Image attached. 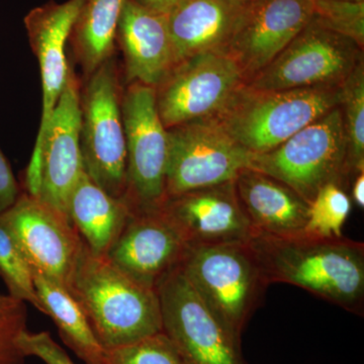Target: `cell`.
<instances>
[{"mask_svg": "<svg viewBox=\"0 0 364 364\" xmlns=\"http://www.w3.org/2000/svg\"><path fill=\"white\" fill-rule=\"evenodd\" d=\"M268 286L289 284L364 315V244L345 238L301 234L255 233L248 241Z\"/></svg>", "mask_w": 364, "mask_h": 364, "instance_id": "cell-1", "label": "cell"}, {"mask_svg": "<svg viewBox=\"0 0 364 364\" xmlns=\"http://www.w3.org/2000/svg\"><path fill=\"white\" fill-rule=\"evenodd\" d=\"M67 291L82 308L105 350L162 332L157 291L135 282L82 241Z\"/></svg>", "mask_w": 364, "mask_h": 364, "instance_id": "cell-2", "label": "cell"}, {"mask_svg": "<svg viewBox=\"0 0 364 364\" xmlns=\"http://www.w3.org/2000/svg\"><path fill=\"white\" fill-rule=\"evenodd\" d=\"M341 98L342 86L262 90L243 85L214 117L244 149L262 154L338 107Z\"/></svg>", "mask_w": 364, "mask_h": 364, "instance_id": "cell-3", "label": "cell"}, {"mask_svg": "<svg viewBox=\"0 0 364 364\" xmlns=\"http://www.w3.org/2000/svg\"><path fill=\"white\" fill-rule=\"evenodd\" d=\"M181 268L215 317L241 340L268 287L248 242L188 247Z\"/></svg>", "mask_w": 364, "mask_h": 364, "instance_id": "cell-4", "label": "cell"}, {"mask_svg": "<svg viewBox=\"0 0 364 364\" xmlns=\"http://www.w3.org/2000/svg\"><path fill=\"white\" fill-rule=\"evenodd\" d=\"M80 92V148L83 170L105 193L124 200L127 146L122 100L124 87L112 56L88 76Z\"/></svg>", "mask_w": 364, "mask_h": 364, "instance_id": "cell-5", "label": "cell"}, {"mask_svg": "<svg viewBox=\"0 0 364 364\" xmlns=\"http://www.w3.org/2000/svg\"><path fill=\"white\" fill-rule=\"evenodd\" d=\"M248 168L284 182L309 203L327 184L343 186L349 173L340 105L275 149L252 154Z\"/></svg>", "mask_w": 364, "mask_h": 364, "instance_id": "cell-6", "label": "cell"}, {"mask_svg": "<svg viewBox=\"0 0 364 364\" xmlns=\"http://www.w3.org/2000/svg\"><path fill=\"white\" fill-rule=\"evenodd\" d=\"M363 61V48L313 20L246 85L262 90L340 87Z\"/></svg>", "mask_w": 364, "mask_h": 364, "instance_id": "cell-7", "label": "cell"}, {"mask_svg": "<svg viewBox=\"0 0 364 364\" xmlns=\"http://www.w3.org/2000/svg\"><path fill=\"white\" fill-rule=\"evenodd\" d=\"M167 138L166 198L233 181L252 157L215 117L167 129Z\"/></svg>", "mask_w": 364, "mask_h": 364, "instance_id": "cell-8", "label": "cell"}, {"mask_svg": "<svg viewBox=\"0 0 364 364\" xmlns=\"http://www.w3.org/2000/svg\"><path fill=\"white\" fill-rule=\"evenodd\" d=\"M127 146V191L131 210L160 207L166 200L167 129L156 107L155 88L129 83L122 100Z\"/></svg>", "mask_w": 364, "mask_h": 364, "instance_id": "cell-9", "label": "cell"}, {"mask_svg": "<svg viewBox=\"0 0 364 364\" xmlns=\"http://www.w3.org/2000/svg\"><path fill=\"white\" fill-rule=\"evenodd\" d=\"M156 291L162 331L189 364H247L241 340L215 317L181 267L170 272Z\"/></svg>", "mask_w": 364, "mask_h": 364, "instance_id": "cell-10", "label": "cell"}, {"mask_svg": "<svg viewBox=\"0 0 364 364\" xmlns=\"http://www.w3.org/2000/svg\"><path fill=\"white\" fill-rule=\"evenodd\" d=\"M80 83L73 68L44 136L26 171V191L68 217V203L83 170L80 148ZM69 218V217H68Z\"/></svg>", "mask_w": 364, "mask_h": 364, "instance_id": "cell-11", "label": "cell"}, {"mask_svg": "<svg viewBox=\"0 0 364 364\" xmlns=\"http://www.w3.org/2000/svg\"><path fill=\"white\" fill-rule=\"evenodd\" d=\"M0 226L13 239L33 275L67 289L82 239L66 215L21 191L14 205L0 215Z\"/></svg>", "mask_w": 364, "mask_h": 364, "instance_id": "cell-12", "label": "cell"}, {"mask_svg": "<svg viewBox=\"0 0 364 364\" xmlns=\"http://www.w3.org/2000/svg\"><path fill=\"white\" fill-rule=\"evenodd\" d=\"M245 85L234 60L221 51L202 53L173 67L155 87L165 128L214 117Z\"/></svg>", "mask_w": 364, "mask_h": 364, "instance_id": "cell-13", "label": "cell"}, {"mask_svg": "<svg viewBox=\"0 0 364 364\" xmlns=\"http://www.w3.org/2000/svg\"><path fill=\"white\" fill-rule=\"evenodd\" d=\"M313 18L312 0H249L223 53L247 83L269 65Z\"/></svg>", "mask_w": 364, "mask_h": 364, "instance_id": "cell-14", "label": "cell"}, {"mask_svg": "<svg viewBox=\"0 0 364 364\" xmlns=\"http://www.w3.org/2000/svg\"><path fill=\"white\" fill-rule=\"evenodd\" d=\"M188 245L157 208H136L105 257L128 277L156 291L170 272L181 267Z\"/></svg>", "mask_w": 364, "mask_h": 364, "instance_id": "cell-15", "label": "cell"}, {"mask_svg": "<svg viewBox=\"0 0 364 364\" xmlns=\"http://www.w3.org/2000/svg\"><path fill=\"white\" fill-rule=\"evenodd\" d=\"M161 208L188 247L247 243L255 234L234 181L170 196Z\"/></svg>", "mask_w": 364, "mask_h": 364, "instance_id": "cell-16", "label": "cell"}, {"mask_svg": "<svg viewBox=\"0 0 364 364\" xmlns=\"http://www.w3.org/2000/svg\"><path fill=\"white\" fill-rule=\"evenodd\" d=\"M85 2V0H68L63 4L50 1L36 7L26 16V33L39 62L43 88L42 117L31 160L39 154L43 136L65 87L71 69L66 58V45Z\"/></svg>", "mask_w": 364, "mask_h": 364, "instance_id": "cell-17", "label": "cell"}, {"mask_svg": "<svg viewBox=\"0 0 364 364\" xmlns=\"http://www.w3.org/2000/svg\"><path fill=\"white\" fill-rule=\"evenodd\" d=\"M117 41L124 55L127 85L140 82L155 88L173 69L167 14L128 0L117 26Z\"/></svg>", "mask_w": 364, "mask_h": 364, "instance_id": "cell-18", "label": "cell"}, {"mask_svg": "<svg viewBox=\"0 0 364 364\" xmlns=\"http://www.w3.org/2000/svg\"><path fill=\"white\" fill-rule=\"evenodd\" d=\"M234 182L242 208L255 233L275 237L304 234L310 203L293 188L250 168L242 170Z\"/></svg>", "mask_w": 364, "mask_h": 364, "instance_id": "cell-19", "label": "cell"}, {"mask_svg": "<svg viewBox=\"0 0 364 364\" xmlns=\"http://www.w3.org/2000/svg\"><path fill=\"white\" fill-rule=\"evenodd\" d=\"M245 1L181 0L167 14L174 67L202 53L221 51Z\"/></svg>", "mask_w": 364, "mask_h": 364, "instance_id": "cell-20", "label": "cell"}, {"mask_svg": "<svg viewBox=\"0 0 364 364\" xmlns=\"http://www.w3.org/2000/svg\"><path fill=\"white\" fill-rule=\"evenodd\" d=\"M130 215L126 200L109 196L82 172L69 198L68 217L91 252L107 255Z\"/></svg>", "mask_w": 364, "mask_h": 364, "instance_id": "cell-21", "label": "cell"}, {"mask_svg": "<svg viewBox=\"0 0 364 364\" xmlns=\"http://www.w3.org/2000/svg\"><path fill=\"white\" fill-rule=\"evenodd\" d=\"M33 284L42 313L52 318L62 341L85 364H107L105 349L73 296L65 287L40 275H33Z\"/></svg>", "mask_w": 364, "mask_h": 364, "instance_id": "cell-22", "label": "cell"}, {"mask_svg": "<svg viewBox=\"0 0 364 364\" xmlns=\"http://www.w3.org/2000/svg\"><path fill=\"white\" fill-rule=\"evenodd\" d=\"M127 1L85 0L69 40L86 77L114 56L117 26Z\"/></svg>", "mask_w": 364, "mask_h": 364, "instance_id": "cell-23", "label": "cell"}, {"mask_svg": "<svg viewBox=\"0 0 364 364\" xmlns=\"http://www.w3.org/2000/svg\"><path fill=\"white\" fill-rule=\"evenodd\" d=\"M347 139L349 176L364 172V62L355 67L342 85L340 102Z\"/></svg>", "mask_w": 364, "mask_h": 364, "instance_id": "cell-24", "label": "cell"}, {"mask_svg": "<svg viewBox=\"0 0 364 364\" xmlns=\"http://www.w3.org/2000/svg\"><path fill=\"white\" fill-rule=\"evenodd\" d=\"M351 200L339 184L329 183L310 203V213L304 234L320 238H340L350 214Z\"/></svg>", "mask_w": 364, "mask_h": 364, "instance_id": "cell-25", "label": "cell"}, {"mask_svg": "<svg viewBox=\"0 0 364 364\" xmlns=\"http://www.w3.org/2000/svg\"><path fill=\"white\" fill-rule=\"evenodd\" d=\"M0 277L9 296L31 304L42 312L33 284V275L28 263L6 230L0 226Z\"/></svg>", "mask_w": 364, "mask_h": 364, "instance_id": "cell-26", "label": "cell"}, {"mask_svg": "<svg viewBox=\"0 0 364 364\" xmlns=\"http://www.w3.org/2000/svg\"><path fill=\"white\" fill-rule=\"evenodd\" d=\"M107 364H189L164 332L135 343L105 350Z\"/></svg>", "mask_w": 364, "mask_h": 364, "instance_id": "cell-27", "label": "cell"}, {"mask_svg": "<svg viewBox=\"0 0 364 364\" xmlns=\"http://www.w3.org/2000/svg\"><path fill=\"white\" fill-rule=\"evenodd\" d=\"M314 21L364 46V1L312 0Z\"/></svg>", "mask_w": 364, "mask_h": 364, "instance_id": "cell-28", "label": "cell"}, {"mask_svg": "<svg viewBox=\"0 0 364 364\" xmlns=\"http://www.w3.org/2000/svg\"><path fill=\"white\" fill-rule=\"evenodd\" d=\"M25 301L0 294V364H25L26 356L18 346L21 332L28 329Z\"/></svg>", "mask_w": 364, "mask_h": 364, "instance_id": "cell-29", "label": "cell"}, {"mask_svg": "<svg viewBox=\"0 0 364 364\" xmlns=\"http://www.w3.org/2000/svg\"><path fill=\"white\" fill-rule=\"evenodd\" d=\"M18 346L26 358L35 356L46 364H75L47 331L33 333L25 330L18 337Z\"/></svg>", "mask_w": 364, "mask_h": 364, "instance_id": "cell-30", "label": "cell"}, {"mask_svg": "<svg viewBox=\"0 0 364 364\" xmlns=\"http://www.w3.org/2000/svg\"><path fill=\"white\" fill-rule=\"evenodd\" d=\"M21 193L20 186L14 176L11 164L0 149V215L14 205Z\"/></svg>", "mask_w": 364, "mask_h": 364, "instance_id": "cell-31", "label": "cell"}, {"mask_svg": "<svg viewBox=\"0 0 364 364\" xmlns=\"http://www.w3.org/2000/svg\"><path fill=\"white\" fill-rule=\"evenodd\" d=\"M136 1L151 11L168 14L181 0H136Z\"/></svg>", "mask_w": 364, "mask_h": 364, "instance_id": "cell-32", "label": "cell"}, {"mask_svg": "<svg viewBox=\"0 0 364 364\" xmlns=\"http://www.w3.org/2000/svg\"><path fill=\"white\" fill-rule=\"evenodd\" d=\"M352 198L359 208L364 207V172L356 176L352 188Z\"/></svg>", "mask_w": 364, "mask_h": 364, "instance_id": "cell-33", "label": "cell"}, {"mask_svg": "<svg viewBox=\"0 0 364 364\" xmlns=\"http://www.w3.org/2000/svg\"><path fill=\"white\" fill-rule=\"evenodd\" d=\"M344 1H364V0H344Z\"/></svg>", "mask_w": 364, "mask_h": 364, "instance_id": "cell-34", "label": "cell"}, {"mask_svg": "<svg viewBox=\"0 0 364 364\" xmlns=\"http://www.w3.org/2000/svg\"><path fill=\"white\" fill-rule=\"evenodd\" d=\"M239 1H249V0H239Z\"/></svg>", "mask_w": 364, "mask_h": 364, "instance_id": "cell-35", "label": "cell"}]
</instances>
